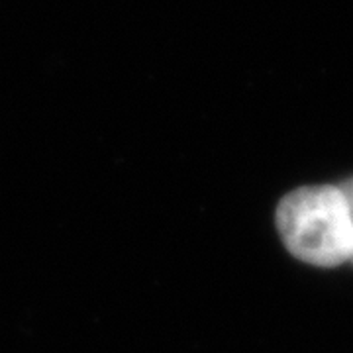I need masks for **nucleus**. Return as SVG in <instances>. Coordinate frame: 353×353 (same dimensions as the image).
<instances>
[{
	"label": "nucleus",
	"instance_id": "nucleus-2",
	"mask_svg": "<svg viewBox=\"0 0 353 353\" xmlns=\"http://www.w3.org/2000/svg\"><path fill=\"white\" fill-rule=\"evenodd\" d=\"M341 192L345 196V202H347V210H350V220H352V230H353V179H347L345 183L340 185ZM350 263H353V257Z\"/></svg>",
	"mask_w": 353,
	"mask_h": 353
},
{
	"label": "nucleus",
	"instance_id": "nucleus-1",
	"mask_svg": "<svg viewBox=\"0 0 353 353\" xmlns=\"http://www.w3.org/2000/svg\"><path fill=\"white\" fill-rule=\"evenodd\" d=\"M277 228L285 248L304 263L338 267L352 261V220L340 185L289 192L279 202Z\"/></svg>",
	"mask_w": 353,
	"mask_h": 353
}]
</instances>
